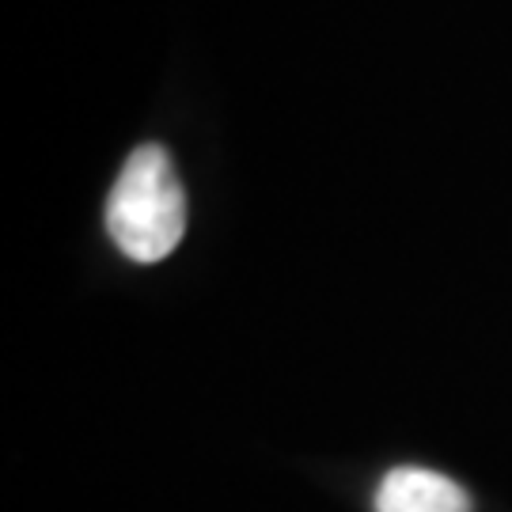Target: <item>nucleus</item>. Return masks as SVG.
I'll use <instances>...</instances> for the list:
<instances>
[{
	"label": "nucleus",
	"instance_id": "obj_1",
	"mask_svg": "<svg viewBox=\"0 0 512 512\" xmlns=\"http://www.w3.org/2000/svg\"><path fill=\"white\" fill-rule=\"evenodd\" d=\"M107 232L133 262H160L186 232V194L167 148L129 152L107 198Z\"/></svg>",
	"mask_w": 512,
	"mask_h": 512
},
{
	"label": "nucleus",
	"instance_id": "obj_2",
	"mask_svg": "<svg viewBox=\"0 0 512 512\" xmlns=\"http://www.w3.org/2000/svg\"><path fill=\"white\" fill-rule=\"evenodd\" d=\"M376 512H471V497L448 475L425 467H395L376 490Z\"/></svg>",
	"mask_w": 512,
	"mask_h": 512
}]
</instances>
